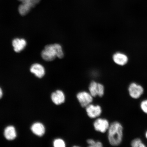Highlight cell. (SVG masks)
Returning a JSON list of instances; mask_svg holds the SVG:
<instances>
[{
    "label": "cell",
    "mask_w": 147,
    "mask_h": 147,
    "mask_svg": "<svg viewBox=\"0 0 147 147\" xmlns=\"http://www.w3.org/2000/svg\"><path fill=\"white\" fill-rule=\"evenodd\" d=\"M108 130V139L110 144L113 146H119L122 140L123 128L122 125L118 122H114L110 125Z\"/></svg>",
    "instance_id": "cell-1"
},
{
    "label": "cell",
    "mask_w": 147,
    "mask_h": 147,
    "mask_svg": "<svg viewBox=\"0 0 147 147\" xmlns=\"http://www.w3.org/2000/svg\"><path fill=\"white\" fill-rule=\"evenodd\" d=\"M41 56L46 61H51L54 60L56 57H57L56 44L45 46V49L42 51Z\"/></svg>",
    "instance_id": "cell-2"
},
{
    "label": "cell",
    "mask_w": 147,
    "mask_h": 147,
    "mask_svg": "<svg viewBox=\"0 0 147 147\" xmlns=\"http://www.w3.org/2000/svg\"><path fill=\"white\" fill-rule=\"evenodd\" d=\"M89 90L90 94L93 97L98 96L102 97L104 94V87L102 84L93 81L90 84Z\"/></svg>",
    "instance_id": "cell-3"
},
{
    "label": "cell",
    "mask_w": 147,
    "mask_h": 147,
    "mask_svg": "<svg viewBox=\"0 0 147 147\" xmlns=\"http://www.w3.org/2000/svg\"><path fill=\"white\" fill-rule=\"evenodd\" d=\"M77 97L81 106L82 107H86L92 102L93 96L90 94L85 91L78 93L77 95Z\"/></svg>",
    "instance_id": "cell-4"
},
{
    "label": "cell",
    "mask_w": 147,
    "mask_h": 147,
    "mask_svg": "<svg viewBox=\"0 0 147 147\" xmlns=\"http://www.w3.org/2000/svg\"><path fill=\"white\" fill-rule=\"evenodd\" d=\"M128 91L130 96L133 98L137 99L142 94L144 90L141 86L135 83H132L129 87Z\"/></svg>",
    "instance_id": "cell-5"
},
{
    "label": "cell",
    "mask_w": 147,
    "mask_h": 147,
    "mask_svg": "<svg viewBox=\"0 0 147 147\" xmlns=\"http://www.w3.org/2000/svg\"><path fill=\"white\" fill-rule=\"evenodd\" d=\"M93 125L95 130L102 133H105L110 126L107 119L102 118L97 119L94 123Z\"/></svg>",
    "instance_id": "cell-6"
},
{
    "label": "cell",
    "mask_w": 147,
    "mask_h": 147,
    "mask_svg": "<svg viewBox=\"0 0 147 147\" xmlns=\"http://www.w3.org/2000/svg\"><path fill=\"white\" fill-rule=\"evenodd\" d=\"M87 115L91 118H95L99 117L102 113V108L99 105H94L90 104L86 107Z\"/></svg>",
    "instance_id": "cell-7"
},
{
    "label": "cell",
    "mask_w": 147,
    "mask_h": 147,
    "mask_svg": "<svg viewBox=\"0 0 147 147\" xmlns=\"http://www.w3.org/2000/svg\"><path fill=\"white\" fill-rule=\"evenodd\" d=\"M113 59L116 64L119 65L123 66L128 63V58L123 53L117 52L113 55Z\"/></svg>",
    "instance_id": "cell-8"
},
{
    "label": "cell",
    "mask_w": 147,
    "mask_h": 147,
    "mask_svg": "<svg viewBox=\"0 0 147 147\" xmlns=\"http://www.w3.org/2000/svg\"><path fill=\"white\" fill-rule=\"evenodd\" d=\"M51 100L53 102L57 105L63 103L65 100V96L63 92L58 90L53 92L51 96Z\"/></svg>",
    "instance_id": "cell-9"
},
{
    "label": "cell",
    "mask_w": 147,
    "mask_h": 147,
    "mask_svg": "<svg viewBox=\"0 0 147 147\" xmlns=\"http://www.w3.org/2000/svg\"><path fill=\"white\" fill-rule=\"evenodd\" d=\"M30 71L38 78H41L45 74V71L44 67L41 64L35 63L32 66Z\"/></svg>",
    "instance_id": "cell-10"
},
{
    "label": "cell",
    "mask_w": 147,
    "mask_h": 147,
    "mask_svg": "<svg viewBox=\"0 0 147 147\" xmlns=\"http://www.w3.org/2000/svg\"><path fill=\"white\" fill-rule=\"evenodd\" d=\"M12 45L15 51L19 53L25 49L26 45V42L24 39H19L16 38L12 41Z\"/></svg>",
    "instance_id": "cell-11"
},
{
    "label": "cell",
    "mask_w": 147,
    "mask_h": 147,
    "mask_svg": "<svg viewBox=\"0 0 147 147\" xmlns=\"http://www.w3.org/2000/svg\"><path fill=\"white\" fill-rule=\"evenodd\" d=\"M33 133L37 136H42L45 133V129L43 125L41 123H35L31 127Z\"/></svg>",
    "instance_id": "cell-12"
},
{
    "label": "cell",
    "mask_w": 147,
    "mask_h": 147,
    "mask_svg": "<svg viewBox=\"0 0 147 147\" xmlns=\"http://www.w3.org/2000/svg\"><path fill=\"white\" fill-rule=\"evenodd\" d=\"M4 136L5 138L8 140H13L16 137L15 128L13 126L7 127L5 130Z\"/></svg>",
    "instance_id": "cell-13"
},
{
    "label": "cell",
    "mask_w": 147,
    "mask_h": 147,
    "mask_svg": "<svg viewBox=\"0 0 147 147\" xmlns=\"http://www.w3.org/2000/svg\"><path fill=\"white\" fill-rule=\"evenodd\" d=\"M32 8L30 5L26 3H22L18 7V11L22 16L26 15L30 12L31 9Z\"/></svg>",
    "instance_id": "cell-14"
},
{
    "label": "cell",
    "mask_w": 147,
    "mask_h": 147,
    "mask_svg": "<svg viewBox=\"0 0 147 147\" xmlns=\"http://www.w3.org/2000/svg\"><path fill=\"white\" fill-rule=\"evenodd\" d=\"M22 3H26L30 5L32 8L40 3L41 0H18Z\"/></svg>",
    "instance_id": "cell-15"
},
{
    "label": "cell",
    "mask_w": 147,
    "mask_h": 147,
    "mask_svg": "<svg viewBox=\"0 0 147 147\" xmlns=\"http://www.w3.org/2000/svg\"><path fill=\"white\" fill-rule=\"evenodd\" d=\"M88 144L89 145V147H102V144L100 141L96 142L92 139H88L87 141Z\"/></svg>",
    "instance_id": "cell-16"
},
{
    "label": "cell",
    "mask_w": 147,
    "mask_h": 147,
    "mask_svg": "<svg viewBox=\"0 0 147 147\" xmlns=\"http://www.w3.org/2000/svg\"><path fill=\"white\" fill-rule=\"evenodd\" d=\"M131 146L133 147H145L144 144L142 142L141 140L139 138L134 140L131 143Z\"/></svg>",
    "instance_id": "cell-17"
},
{
    "label": "cell",
    "mask_w": 147,
    "mask_h": 147,
    "mask_svg": "<svg viewBox=\"0 0 147 147\" xmlns=\"http://www.w3.org/2000/svg\"><path fill=\"white\" fill-rule=\"evenodd\" d=\"M54 146L55 147H64L65 146V143L61 139H58L55 140L53 143Z\"/></svg>",
    "instance_id": "cell-18"
},
{
    "label": "cell",
    "mask_w": 147,
    "mask_h": 147,
    "mask_svg": "<svg viewBox=\"0 0 147 147\" xmlns=\"http://www.w3.org/2000/svg\"><path fill=\"white\" fill-rule=\"evenodd\" d=\"M140 107L142 111L147 114V100H143L141 102Z\"/></svg>",
    "instance_id": "cell-19"
},
{
    "label": "cell",
    "mask_w": 147,
    "mask_h": 147,
    "mask_svg": "<svg viewBox=\"0 0 147 147\" xmlns=\"http://www.w3.org/2000/svg\"><path fill=\"white\" fill-rule=\"evenodd\" d=\"M3 94V93L2 90L1 88H0V99H1V98L2 97Z\"/></svg>",
    "instance_id": "cell-20"
},
{
    "label": "cell",
    "mask_w": 147,
    "mask_h": 147,
    "mask_svg": "<svg viewBox=\"0 0 147 147\" xmlns=\"http://www.w3.org/2000/svg\"><path fill=\"white\" fill-rule=\"evenodd\" d=\"M146 138L147 139V131H146Z\"/></svg>",
    "instance_id": "cell-21"
}]
</instances>
